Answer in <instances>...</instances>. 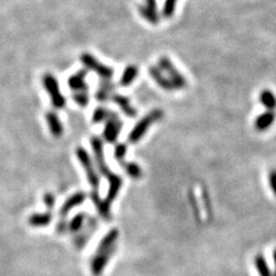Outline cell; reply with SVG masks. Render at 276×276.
Masks as SVG:
<instances>
[{
    "mask_svg": "<svg viewBox=\"0 0 276 276\" xmlns=\"http://www.w3.org/2000/svg\"><path fill=\"white\" fill-rule=\"evenodd\" d=\"M80 60L83 66L87 70L94 72L101 78V80H111L112 77L114 76V69L101 63L91 53H82Z\"/></svg>",
    "mask_w": 276,
    "mask_h": 276,
    "instance_id": "5b68a950",
    "label": "cell"
},
{
    "mask_svg": "<svg viewBox=\"0 0 276 276\" xmlns=\"http://www.w3.org/2000/svg\"><path fill=\"white\" fill-rule=\"evenodd\" d=\"M144 5L154 13H159V8H157L156 0H144Z\"/></svg>",
    "mask_w": 276,
    "mask_h": 276,
    "instance_id": "1f68e13d",
    "label": "cell"
},
{
    "mask_svg": "<svg viewBox=\"0 0 276 276\" xmlns=\"http://www.w3.org/2000/svg\"><path fill=\"white\" fill-rule=\"evenodd\" d=\"M89 90L85 91H77L72 93V98L73 101L81 108H86L89 104Z\"/></svg>",
    "mask_w": 276,
    "mask_h": 276,
    "instance_id": "484cf974",
    "label": "cell"
},
{
    "mask_svg": "<svg viewBox=\"0 0 276 276\" xmlns=\"http://www.w3.org/2000/svg\"><path fill=\"white\" fill-rule=\"evenodd\" d=\"M52 221V212L47 211L46 213L33 214L29 218V224L33 227H45Z\"/></svg>",
    "mask_w": 276,
    "mask_h": 276,
    "instance_id": "d6986e66",
    "label": "cell"
},
{
    "mask_svg": "<svg viewBox=\"0 0 276 276\" xmlns=\"http://www.w3.org/2000/svg\"><path fill=\"white\" fill-rule=\"evenodd\" d=\"M157 67H159L164 74L167 75V78L172 83L174 89H184L187 86V80L186 78L179 72L172 61L168 56H161L157 62Z\"/></svg>",
    "mask_w": 276,
    "mask_h": 276,
    "instance_id": "3957f363",
    "label": "cell"
},
{
    "mask_svg": "<svg viewBox=\"0 0 276 276\" xmlns=\"http://www.w3.org/2000/svg\"><path fill=\"white\" fill-rule=\"evenodd\" d=\"M110 112H111V110H108L105 107H98V108H96L94 110L92 118H91L92 122L94 124H101V123L106 122V120L108 119V117L110 115Z\"/></svg>",
    "mask_w": 276,
    "mask_h": 276,
    "instance_id": "d4e9b609",
    "label": "cell"
},
{
    "mask_svg": "<svg viewBox=\"0 0 276 276\" xmlns=\"http://www.w3.org/2000/svg\"><path fill=\"white\" fill-rule=\"evenodd\" d=\"M111 100L119 107L121 109V111L129 118H134L136 117L137 115V112L136 110L131 106V103H130V100L128 97H126L125 95H122V94H113Z\"/></svg>",
    "mask_w": 276,
    "mask_h": 276,
    "instance_id": "e0dca14e",
    "label": "cell"
},
{
    "mask_svg": "<svg viewBox=\"0 0 276 276\" xmlns=\"http://www.w3.org/2000/svg\"><path fill=\"white\" fill-rule=\"evenodd\" d=\"M121 167L125 170L127 175L131 177L132 179L138 180L142 177V169L139 167V165L134 163V162H127L126 160L119 163Z\"/></svg>",
    "mask_w": 276,
    "mask_h": 276,
    "instance_id": "603a6c76",
    "label": "cell"
},
{
    "mask_svg": "<svg viewBox=\"0 0 276 276\" xmlns=\"http://www.w3.org/2000/svg\"><path fill=\"white\" fill-rule=\"evenodd\" d=\"M268 183L273 191L274 195L276 196V169H272L268 174Z\"/></svg>",
    "mask_w": 276,
    "mask_h": 276,
    "instance_id": "f546056e",
    "label": "cell"
},
{
    "mask_svg": "<svg viewBox=\"0 0 276 276\" xmlns=\"http://www.w3.org/2000/svg\"><path fill=\"white\" fill-rule=\"evenodd\" d=\"M148 74L152 78V80L157 85H159L162 89H164L166 91L175 90L169 79L166 77V75L162 72V70L157 66H150L148 68Z\"/></svg>",
    "mask_w": 276,
    "mask_h": 276,
    "instance_id": "7c38bea8",
    "label": "cell"
},
{
    "mask_svg": "<svg viewBox=\"0 0 276 276\" xmlns=\"http://www.w3.org/2000/svg\"><path fill=\"white\" fill-rule=\"evenodd\" d=\"M177 2H178V0H165L162 9V15L165 18H171L174 15Z\"/></svg>",
    "mask_w": 276,
    "mask_h": 276,
    "instance_id": "4316f807",
    "label": "cell"
},
{
    "mask_svg": "<svg viewBox=\"0 0 276 276\" xmlns=\"http://www.w3.org/2000/svg\"><path fill=\"white\" fill-rule=\"evenodd\" d=\"M45 119L51 135L55 138L61 137L64 133V125L58 115L53 111H48L45 115Z\"/></svg>",
    "mask_w": 276,
    "mask_h": 276,
    "instance_id": "8fae6325",
    "label": "cell"
},
{
    "mask_svg": "<svg viewBox=\"0 0 276 276\" xmlns=\"http://www.w3.org/2000/svg\"><path fill=\"white\" fill-rule=\"evenodd\" d=\"M127 153V144L126 143H116L114 149V156L118 163L125 161V156Z\"/></svg>",
    "mask_w": 276,
    "mask_h": 276,
    "instance_id": "83f0119b",
    "label": "cell"
},
{
    "mask_svg": "<svg viewBox=\"0 0 276 276\" xmlns=\"http://www.w3.org/2000/svg\"><path fill=\"white\" fill-rule=\"evenodd\" d=\"M42 84L49 95L52 107L56 110L64 109L66 107V98L61 91L56 78L50 73H45L42 77Z\"/></svg>",
    "mask_w": 276,
    "mask_h": 276,
    "instance_id": "7a4b0ae2",
    "label": "cell"
},
{
    "mask_svg": "<svg viewBox=\"0 0 276 276\" xmlns=\"http://www.w3.org/2000/svg\"><path fill=\"white\" fill-rule=\"evenodd\" d=\"M273 261H274V267H275L273 276H276V249H275L274 252H273Z\"/></svg>",
    "mask_w": 276,
    "mask_h": 276,
    "instance_id": "d6a6232c",
    "label": "cell"
},
{
    "mask_svg": "<svg viewBox=\"0 0 276 276\" xmlns=\"http://www.w3.org/2000/svg\"><path fill=\"white\" fill-rule=\"evenodd\" d=\"M76 155L78 157L79 163L81 164V166L83 167V169L86 173L87 180H88L90 186L92 187L93 190L97 191L98 187H100L101 179H100V176H98V174H97V172L94 168L93 162L91 160V157H90L88 151L85 148H83L82 146H79L76 149Z\"/></svg>",
    "mask_w": 276,
    "mask_h": 276,
    "instance_id": "277c9868",
    "label": "cell"
},
{
    "mask_svg": "<svg viewBox=\"0 0 276 276\" xmlns=\"http://www.w3.org/2000/svg\"><path fill=\"white\" fill-rule=\"evenodd\" d=\"M84 218H85V215L84 214H78V215H76L74 217V218L72 219V221L70 222V230L73 231V232L80 230L82 225H83Z\"/></svg>",
    "mask_w": 276,
    "mask_h": 276,
    "instance_id": "f1b7e54d",
    "label": "cell"
},
{
    "mask_svg": "<svg viewBox=\"0 0 276 276\" xmlns=\"http://www.w3.org/2000/svg\"><path fill=\"white\" fill-rule=\"evenodd\" d=\"M115 91V84L111 80H101L98 85L97 91L95 93V98L97 102L105 103L112 98Z\"/></svg>",
    "mask_w": 276,
    "mask_h": 276,
    "instance_id": "9a60e30c",
    "label": "cell"
},
{
    "mask_svg": "<svg viewBox=\"0 0 276 276\" xmlns=\"http://www.w3.org/2000/svg\"><path fill=\"white\" fill-rule=\"evenodd\" d=\"M119 236V231L117 229H111L105 236L103 240L100 242L97 246V249L95 251V254H100L107 252L112 249H116V242Z\"/></svg>",
    "mask_w": 276,
    "mask_h": 276,
    "instance_id": "2e32d148",
    "label": "cell"
},
{
    "mask_svg": "<svg viewBox=\"0 0 276 276\" xmlns=\"http://www.w3.org/2000/svg\"><path fill=\"white\" fill-rule=\"evenodd\" d=\"M115 250L116 249H112L107 252L94 255V257L92 258L91 264H90V269L94 276H100L103 273V271L105 270L106 266L108 265L111 257L114 255Z\"/></svg>",
    "mask_w": 276,
    "mask_h": 276,
    "instance_id": "ba28073f",
    "label": "cell"
},
{
    "mask_svg": "<svg viewBox=\"0 0 276 276\" xmlns=\"http://www.w3.org/2000/svg\"><path fill=\"white\" fill-rule=\"evenodd\" d=\"M108 181H109V190H108L107 198L104 200V202L106 203V205L111 207L112 203L116 200V198L118 196V193H119V191L122 187L123 180L121 178V176L114 173V175L111 177L110 179H108Z\"/></svg>",
    "mask_w": 276,
    "mask_h": 276,
    "instance_id": "30bf717a",
    "label": "cell"
},
{
    "mask_svg": "<svg viewBox=\"0 0 276 276\" xmlns=\"http://www.w3.org/2000/svg\"><path fill=\"white\" fill-rule=\"evenodd\" d=\"M259 100L261 105L266 109V111H273L276 110V95L270 89H264L261 91Z\"/></svg>",
    "mask_w": 276,
    "mask_h": 276,
    "instance_id": "7402d4cb",
    "label": "cell"
},
{
    "mask_svg": "<svg viewBox=\"0 0 276 276\" xmlns=\"http://www.w3.org/2000/svg\"><path fill=\"white\" fill-rule=\"evenodd\" d=\"M164 112L162 110L155 109L146 114L140 121H138L136 125L132 128V130L128 134V142L133 144L137 143L140 139H142L148 128L151 127L154 123L159 122L163 119Z\"/></svg>",
    "mask_w": 276,
    "mask_h": 276,
    "instance_id": "6da1fadb",
    "label": "cell"
},
{
    "mask_svg": "<svg viewBox=\"0 0 276 276\" xmlns=\"http://www.w3.org/2000/svg\"><path fill=\"white\" fill-rule=\"evenodd\" d=\"M85 200H86V193H84L82 191H79V192L72 194L70 198L64 203L63 207L61 208V211H60L61 217L65 218V217H67L68 214L71 212L72 209L82 205Z\"/></svg>",
    "mask_w": 276,
    "mask_h": 276,
    "instance_id": "4fadbf2b",
    "label": "cell"
},
{
    "mask_svg": "<svg viewBox=\"0 0 276 276\" xmlns=\"http://www.w3.org/2000/svg\"><path fill=\"white\" fill-rule=\"evenodd\" d=\"M276 120V113L273 111H266L259 115L255 120V129L259 132L267 131Z\"/></svg>",
    "mask_w": 276,
    "mask_h": 276,
    "instance_id": "5bb4252c",
    "label": "cell"
},
{
    "mask_svg": "<svg viewBox=\"0 0 276 276\" xmlns=\"http://www.w3.org/2000/svg\"><path fill=\"white\" fill-rule=\"evenodd\" d=\"M86 76H87V70H80L77 73H75L74 75H72L68 80V85L70 89L73 92L89 90L88 84L86 83Z\"/></svg>",
    "mask_w": 276,
    "mask_h": 276,
    "instance_id": "9c48e42d",
    "label": "cell"
},
{
    "mask_svg": "<svg viewBox=\"0 0 276 276\" xmlns=\"http://www.w3.org/2000/svg\"><path fill=\"white\" fill-rule=\"evenodd\" d=\"M90 144L94 153V159L96 162V166L100 173L105 176L107 180L110 179L111 177L114 175V173L111 171L110 167L106 163V157H105V149H104V142L101 137L93 136L90 139Z\"/></svg>",
    "mask_w": 276,
    "mask_h": 276,
    "instance_id": "8992f818",
    "label": "cell"
},
{
    "mask_svg": "<svg viewBox=\"0 0 276 276\" xmlns=\"http://www.w3.org/2000/svg\"><path fill=\"white\" fill-rule=\"evenodd\" d=\"M43 201L47 207V211L52 212L53 208H54V204H55V199L52 193H45L43 196Z\"/></svg>",
    "mask_w": 276,
    "mask_h": 276,
    "instance_id": "4dcf8cb0",
    "label": "cell"
},
{
    "mask_svg": "<svg viewBox=\"0 0 276 276\" xmlns=\"http://www.w3.org/2000/svg\"><path fill=\"white\" fill-rule=\"evenodd\" d=\"M254 265L256 270L258 271L259 276H273V272L262 254H258L254 258Z\"/></svg>",
    "mask_w": 276,
    "mask_h": 276,
    "instance_id": "44dd1931",
    "label": "cell"
},
{
    "mask_svg": "<svg viewBox=\"0 0 276 276\" xmlns=\"http://www.w3.org/2000/svg\"><path fill=\"white\" fill-rule=\"evenodd\" d=\"M90 198H91L92 203L96 207L98 213L101 214V216L103 217V218L106 219V220H110V218H111V207L106 205L104 200L101 199V196H100V194H98V192L96 190H93L90 193Z\"/></svg>",
    "mask_w": 276,
    "mask_h": 276,
    "instance_id": "ac0fdd59",
    "label": "cell"
},
{
    "mask_svg": "<svg viewBox=\"0 0 276 276\" xmlns=\"http://www.w3.org/2000/svg\"><path fill=\"white\" fill-rule=\"evenodd\" d=\"M138 11H139L140 15L151 25H157L160 22V14L154 13L151 10H149L144 4H140L138 6Z\"/></svg>",
    "mask_w": 276,
    "mask_h": 276,
    "instance_id": "cb8c5ba5",
    "label": "cell"
},
{
    "mask_svg": "<svg viewBox=\"0 0 276 276\" xmlns=\"http://www.w3.org/2000/svg\"><path fill=\"white\" fill-rule=\"evenodd\" d=\"M138 72L139 71H138V68L135 65H128L124 69L122 76L120 78V85L123 87H127L131 85L137 78Z\"/></svg>",
    "mask_w": 276,
    "mask_h": 276,
    "instance_id": "ffe728a7",
    "label": "cell"
},
{
    "mask_svg": "<svg viewBox=\"0 0 276 276\" xmlns=\"http://www.w3.org/2000/svg\"><path fill=\"white\" fill-rule=\"evenodd\" d=\"M123 128L122 120L117 113L111 111L108 119L105 122V129L103 132L104 139L108 143H115L118 140Z\"/></svg>",
    "mask_w": 276,
    "mask_h": 276,
    "instance_id": "52a82bcc",
    "label": "cell"
}]
</instances>
